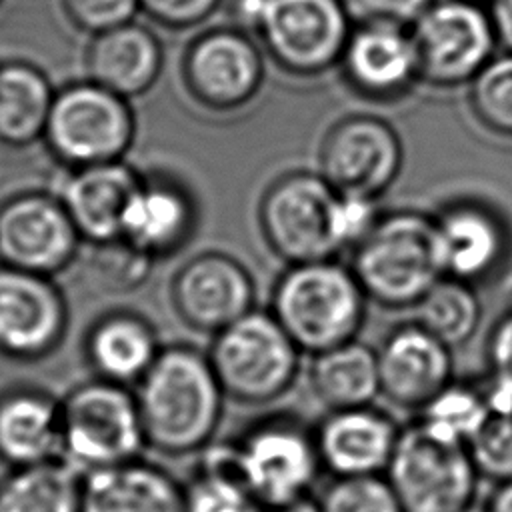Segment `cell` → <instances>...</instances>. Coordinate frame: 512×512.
I'll return each mask as SVG.
<instances>
[{"mask_svg": "<svg viewBox=\"0 0 512 512\" xmlns=\"http://www.w3.org/2000/svg\"><path fill=\"white\" fill-rule=\"evenodd\" d=\"M310 358L308 384L326 412L368 406L380 396L378 352L366 342L354 338Z\"/></svg>", "mask_w": 512, "mask_h": 512, "instance_id": "cell-27", "label": "cell"}, {"mask_svg": "<svg viewBox=\"0 0 512 512\" xmlns=\"http://www.w3.org/2000/svg\"><path fill=\"white\" fill-rule=\"evenodd\" d=\"M198 204L192 192L166 174L142 176L122 220L120 242L154 262L180 252L196 234Z\"/></svg>", "mask_w": 512, "mask_h": 512, "instance_id": "cell-18", "label": "cell"}, {"mask_svg": "<svg viewBox=\"0 0 512 512\" xmlns=\"http://www.w3.org/2000/svg\"><path fill=\"white\" fill-rule=\"evenodd\" d=\"M0 512H82V474L64 458L12 468L0 482Z\"/></svg>", "mask_w": 512, "mask_h": 512, "instance_id": "cell-29", "label": "cell"}, {"mask_svg": "<svg viewBox=\"0 0 512 512\" xmlns=\"http://www.w3.org/2000/svg\"><path fill=\"white\" fill-rule=\"evenodd\" d=\"M476 2H484V0H476ZM486 2H490V0H486Z\"/></svg>", "mask_w": 512, "mask_h": 512, "instance_id": "cell-46", "label": "cell"}, {"mask_svg": "<svg viewBox=\"0 0 512 512\" xmlns=\"http://www.w3.org/2000/svg\"><path fill=\"white\" fill-rule=\"evenodd\" d=\"M82 512H184V484L142 458L82 474Z\"/></svg>", "mask_w": 512, "mask_h": 512, "instance_id": "cell-24", "label": "cell"}, {"mask_svg": "<svg viewBox=\"0 0 512 512\" xmlns=\"http://www.w3.org/2000/svg\"><path fill=\"white\" fill-rule=\"evenodd\" d=\"M350 270L368 300L382 308H414L444 276L434 216L420 210L382 212L350 250Z\"/></svg>", "mask_w": 512, "mask_h": 512, "instance_id": "cell-3", "label": "cell"}, {"mask_svg": "<svg viewBox=\"0 0 512 512\" xmlns=\"http://www.w3.org/2000/svg\"><path fill=\"white\" fill-rule=\"evenodd\" d=\"M180 76L186 94L198 106L210 112H234L262 92L264 50L242 28H210L186 46Z\"/></svg>", "mask_w": 512, "mask_h": 512, "instance_id": "cell-11", "label": "cell"}, {"mask_svg": "<svg viewBox=\"0 0 512 512\" xmlns=\"http://www.w3.org/2000/svg\"><path fill=\"white\" fill-rule=\"evenodd\" d=\"M140 12L168 30H190L210 20L224 0H138Z\"/></svg>", "mask_w": 512, "mask_h": 512, "instance_id": "cell-38", "label": "cell"}, {"mask_svg": "<svg viewBox=\"0 0 512 512\" xmlns=\"http://www.w3.org/2000/svg\"><path fill=\"white\" fill-rule=\"evenodd\" d=\"M488 368L492 378L512 390V310L504 312L488 334Z\"/></svg>", "mask_w": 512, "mask_h": 512, "instance_id": "cell-40", "label": "cell"}, {"mask_svg": "<svg viewBox=\"0 0 512 512\" xmlns=\"http://www.w3.org/2000/svg\"><path fill=\"white\" fill-rule=\"evenodd\" d=\"M366 294L350 266L336 258L288 264L276 278L270 312L302 354H318L358 336Z\"/></svg>", "mask_w": 512, "mask_h": 512, "instance_id": "cell-2", "label": "cell"}, {"mask_svg": "<svg viewBox=\"0 0 512 512\" xmlns=\"http://www.w3.org/2000/svg\"><path fill=\"white\" fill-rule=\"evenodd\" d=\"M474 464L492 484L512 482V406L490 410L484 426L468 442Z\"/></svg>", "mask_w": 512, "mask_h": 512, "instance_id": "cell-35", "label": "cell"}, {"mask_svg": "<svg viewBox=\"0 0 512 512\" xmlns=\"http://www.w3.org/2000/svg\"><path fill=\"white\" fill-rule=\"evenodd\" d=\"M414 320L452 350L468 344L482 322V302L464 280L442 276L412 308Z\"/></svg>", "mask_w": 512, "mask_h": 512, "instance_id": "cell-30", "label": "cell"}, {"mask_svg": "<svg viewBox=\"0 0 512 512\" xmlns=\"http://www.w3.org/2000/svg\"><path fill=\"white\" fill-rule=\"evenodd\" d=\"M410 34L420 82L434 88L468 86L498 46L488 6L476 0H434Z\"/></svg>", "mask_w": 512, "mask_h": 512, "instance_id": "cell-10", "label": "cell"}, {"mask_svg": "<svg viewBox=\"0 0 512 512\" xmlns=\"http://www.w3.org/2000/svg\"><path fill=\"white\" fill-rule=\"evenodd\" d=\"M434 216L444 276L478 284L492 278L510 252V230L486 202L460 198Z\"/></svg>", "mask_w": 512, "mask_h": 512, "instance_id": "cell-20", "label": "cell"}, {"mask_svg": "<svg viewBox=\"0 0 512 512\" xmlns=\"http://www.w3.org/2000/svg\"><path fill=\"white\" fill-rule=\"evenodd\" d=\"M56 90L42 68L24 60L0 64V144L26 148L44 138Z\"/></svg>", "mask_w": 512, "mask_h": 512, "instance_id": "cell-28", "label": "cell"}, {"mask_svg": "<svg viewBox=\"0 0 512 512\" xmlns=\"http://www.w3.org/2000/svg\"><path fill=\"white\" fill-rule=\"evenodd\" d=\"M234 472L258 508L312 496L324 472L314 426L290 412H270L226 440Z\"/></svg>", "mask_w": 512, "mask_h": 512, "instance_id": "cell-4", "label": "cell"}, {"mask_svg": "<svg viewBox=\"0 0 512 512\" xmlns=\"http://www.w3.org/2000/svg\"><path fill=\"white\" fill-rule=\"evenodd\" d=\"M272 0H224L236 28L254 32L260 28Z\"/></svg>", "mask_w": 512, "mask_h": 512, "instance_id": "cell-41", "label": "cell"}, {"mask_svg": "<svg viewBox=\"0 0 512 512\" xmlns=\"http://www.w3.org/2000/svg\"><path fill=\"white\" fill-rule=\"evenodd\" d=\"M404 144L382 116L350 114L338 118L322 136L318 172L338 194L380 198L398 180Z\"/></svg>", "mask_w": 512, "mask_h": 512, "instance_id": "cell-13", "label": "cell"}, {"mask_svg": "<svg viewBox=\"0 0 512 512\" xmlns=\"http://www.w3.org/2000/svg\"><path fill=\"white\" fill-rule=\"evenodd\" d=\"M140 180L124 160L68 170L58 198L82 242L96 248L120 242L124 212Z\"/></svg>", "mask_w": 512, "mask_h": 512, "instance_id": "cell-22", "label": "cell"}, {"mask_svg": "<svg viewBox=\"0 0 512 512\" xmlns=\"http://www.w3.org/2000/svg\"><path fill=\"white\" fill-rule=\"evenodd\" d=\"M196 456L198 464L188 482L184 484V512L258 510L232 468L226 440L210 442Z\"/></svg>", "mask_w": 512, "mask_h": 512, "instance_id": "cell-31", "label": "cell"}, {"mask_svg": "<svg viewBox=\"0 0 512 512\" xmlns=\"http://www.w3.org/2000/svg\"><path fill=\"white\" fill-rule=\"evenodd\" d=\"M66 20L88 36L134 22L138 0H60Z\"/></svg>", "mask_w": 512, "mask_h": 512, "instance_id": "cell-36", "label": "cell"}, {"mask_svg": "<svg viewBox=\"0 0 512 512\" xmlns=\"http://www.w3.org/2000/svg\"><path fill=\"white\" fill-rule=\"evenodd\" d=\"M384 476L404 512H460L482 480L468 444L418 416L402 424Z\"/></svg>", "mask_w": 512, "mask_h": 512, "instance_id": "cell-6", "label": "cell"}, {"mask_svg": "<svg viewBox=\"0 0 512 512\" xmlns=\"http://www.w3.org/2000/svg\"><path fill=\"white\" fill-rule=\"evenodd\" d=\"M336 198L320 172L290 170L274 178L258 202L260 234L272 254L286 264L336 258Z\"/></svg>", "mask_w": 512, "mask_h": 512, "instance_id": "cell-9", "label": "cell"}, {"mask_svg": "<svg viewBox=\"0 0 512 512\" xmlns=\"http://www.w3.org/2000/svg\"><path fill=\"white\" fill-rule=\"evenodd\" d=\"M376 352L380 396L398 410L422 412L454 380V350L416 320L388 330Z\"/></svg>", "mask_w": 512, "mask_h": 512, "instance_id": "cell-17", "label": "cell"}, {"mask_svg": "<svg viewBox=\"0 0 512 512\" xmlns=\"http://www.w3.org/2000/svg\"><path fill=\"white\" fill-rule=\"evenodd\" d=\"M136 386L148 448L194 456L214 442L226 396L206 352L188 344L162 346Z\"/></svg>", "mask_w": 512, "mask_h": 512, "instance_id": "cell-1", "label": "cell"}, {"mask_svg": "<svg viewBox=\"0 0 512 512\" xmlns=\"http://www.w3.org/2000/svg\"><path fill=\"white\" fill-rule=\"evenodd\" d=\"M488 12L498 46H502L504 52H512V0H490Z\"/></svg>", "mask_w": 512, "mask_h": 512, "instance_id": "cell-42", "label": "cell"}, {"mask_svg": "<svg viewBox=\"0 0 512 512\" xmlns=\"http://www.w3.org/2000/svg\"><path fill=\"white\" fill-rule=\"evenodd\" d=\"M484 504L488 512H512V482L494 484V490Z\"/></svg>", "mask_w": 512, "mask_h": 512, "instance_id": "cell-43", "label": "cell"}, {"mask_svg": "<svg viewBox=\"0 0 512 512\" xmlns=\"http://www.w3.org/2000/svg\"><path fill=\"white\" fill-rule=\"evenodd\" d=\"M170 302L190 330L214 336L256 308V282L238 258L202 252L176 270Z\"/></svg>", "mask_w": 512, "mask_h": 512, "instance_id": "cell-15", "label": "cell"}, {"mask_svg": "<svg viewBox=\"0 0 512 512\" xmlns=\"http://www.w3.org/2000/svg\"><path fill=\"white\" fill-rule=\"evenodd\" d=\"M338 66L348 88L368 100H396L420 80L410 28L396 24H354Z\"/></svg>", "mask_w": 512, "mask_h": 512, "instance_id": "cell-19", "label": "cell"}, {"mask_svg": "<svg viewBox=\"0 0 512 512\" xmlns=\"http://www.w3.org/2000/svg\"><path fill=\"white\" fill-rule=\"evenodd\" d=\"M62 458V406L34 388L0 394V462L10 468Z\"/></svg>", "mask_w": 512, "mask_h": 512, "instance_id": "cell-25", "label": "cell"}, {"mask_svg": "<svg viewBox=\"0 0 512 512\" xmlns=\"http://www.w3.org/2000/svg\"><path fill=\"white\" fill-rule=\"evenodd\" d=\"M380 198L358 196V194H338L334 204V240L338 250H352L360 244L368 232L376 226L382 216Z\"/></svg>", "mask_w": 512, "mask_h": 512, "instance_id": "cell-37", "label": "cell"}, {"mask_svg": "<svg viewBox=\"0 0 512 512\" xmlns=\"http://www.w3.org/2000/svg\"><path fill=\"white\" fill-rule=\"evenodd\" d=\"M80 244L58 196L30 190L0 202V268L54 278L70 268Z\"/></svg>", "mask_w": 512, "mask_h": 512, "instance_id": "cell-14", "label": "cell"}, {"mask_svg": "<svg viewBox=\"0 0 512 512\" xmlns=\"http://www.w3.org/2000/svg\"><path fill=\"white\" fill-rule=\"evenodd\" d=\"M68 304L50 276L0 268V356L38 362L58 350Z\"/></svg>", "mask_w": 512, "mask_h": 512, "instance_id": "cell-16", "label": "cell"}, {"mask_svg": "<svg viewBox=\"0 0 512 512\" xmlns=\"http://www.w3.org/2000/svg\"><path fill=\"white\" fill-rule=\"evenodd\" d=\"M416 416L468 444L490 416V404L482 384L452 380Z\"/></svg>", "mask_w": 512, "mask_h": 512, "instance_id": "cell-32", "label": "cell"}, {"mask_svg": "<svg viewBox=\"0 0 512 512\" xmlns=\"http://www.w3.org/2000/svg\"><path fill=\"white\" fill-rule=\"evenodd\" d=\"M2 2H4V0H0V4H2Z\"/></svg>", "mask_w": 512, "mask_h": 512, "instance_id": "cell-47", "label": "cell"}, {"mask_svg": "<svg viewBox=\"0 0 512 512\" xmlns=\"http://www.w3.org/2000/svg\"><path fill=\"white\" fill-rule=\"evenodd\" d=\"M400 428L392 414L374 404L328 410L314 424L322 470L328 476L384 474Z\"/></svg>", "mask_w": 512, "mask_h": 512, "instance_id": "cell-21", "label": "cell"}, {"mask_svg": "<svg viewBox=\"0 0 512 512\" xmlns=\"http://www.w3.org/2000/svg\"><path fill=\"white\" fill-rule=\"evenodd\" d=\"M434 0H342L352 24H396L410 28Z\"/></svg>", "mask_w": 512, "mask_h": 512, "instance_id": "cell-39", "label": "cell"}, {"mask_svg": "<svg viewBox=\"0 0 512 512\" xmlns=\"http://www.w3.org/2000/svg\"><path fill=\"white\" fill-rule=\"evenodd\" d=\"M62 406V458L80 474L142 458L146 444L136 394L94 378L72 388Z\"/></svg>", "mask_w": 512, "mask_h": 512, "instance_id": "cell-7", "label": "cell"}, {"mask_svg": "<svg viewBox=\"0 0 512 512\" xmlns=\"http://www.w3.org/2000/svg\"><path fill=\"white\" fill-rule=\"evenodd\" d=\"M256 512H320L314 496H306L300 500H294L290 504L282 506H268V508H258Z\"/></svg>", "mask_w": 512, "mask_h": 512, "instance_id": "cell-44", "label": "cell"}, {"mask_svg": "<svg viewBox=\"0 0 512 512\" xmlns=\"http://www.w3.org/2000/svg\"><path fill=\"white\" fill-rule=\"evenodd\" d=\"M208 360L224 396L244 406H270L296 384L302 350L270 310H250L212 336Z\"/></svg>", "mask_w": 512, "mask_h": 512, "instance_id": "cell-5", "label": "cell"}, {"mask_svg": "<svg viewBox=\"0 0 512 512\" xmlns=\"http://www.w3.org/2000/svg\"><path fill=\"white\" fill-rule=\"evenodd\" d=\"M134 138L130 100L86 78L56 90L42 140L54 160L76 170L124 160Z\"/></svg>", "mask_w": 512, "mask_h": 512, "instance_id": "cell-8", "label": "cell"}, {"mask_svg": "<svg viewBox=\"0 0 512 512\" xmlns=\"http://www.w3.org/2000/svg\"><path fill=\"white\" fill-rule=\"evenodd\" d=\"M460 512H488L486 510V504L484 502H480V500H476L474 504H470V506H466V508H462Z\"/></svg>", "mask_w": 512, "mask_h": 512, "instance_id": "cell-45", "label": "cell"}, {"mask_svg": "<svg viewBox=\"0 0 512 512\" xmlns=\"http://www.w3.org/2000/svg\"><path fill=\"white\" fill-rule=\"evenodd\" d=\"M314 500L320 512H404L384 474L330 476Z\"/></svg>", "mask_w": 512, "mask_h": 512, "instance_id": "cell-34", "label": "cell"}, {"mask_svg": "<svg viewBox=\"0 0 512 512\" xmlns=\"http://www.w3.org/2000/svg\"><path fill=\"white\" fill-rule=\"evenodd\" d=\"M162 346L152 324L134 312H110L96 320L86 336V358L96 378L122 386L138 384Z\"/></svg>", "mask_w": 512, "mask_h": 512, "instance_id": "cell-26", "label": "cell"}, {"mask_svg": "<svg viewBox=\"0 0 512 512\" xmlns=\"http://www.w3.org/2000/svg\"><path fill=\"white\" fill-rule=\"evenodd\" d=\"M84 70L88 80L132 100L158 82L164 70V46L148 26L134 20L90 36Z\"/></svg>", "mask_w": 512, "mask_h": 512, "instance_id": "cell-23", "label": "cell"}, {"mask_svg": "<svg viewBox=\"0 0 512 512\" xmlns=\"http://www.w3.org/2000/svg\"><path fill=\"white\" fill-rule=\"evenodd\" d=\"M352 26L342 0H272L256 36L286 74L312 78L338 66Z\"/></svg>", "mask_w": 512, "mask_h": 512, "instance_id": "cell-12", "label": "cell"}, {"mask_svg": "<svg viewBox=\"0 0 512 512\" xmlns=\"http://www.w3.org/2000/svg\"><path fill=\"white\" fill-rule=\"evenodd\" d=\"M468 104L482 128L512 138V52L494 54L468 82Z\"/></svg>", "mask_w": 512, "mask_h": 512, "instance_id": "cell-33", "label": "cell"}]
</instances>
